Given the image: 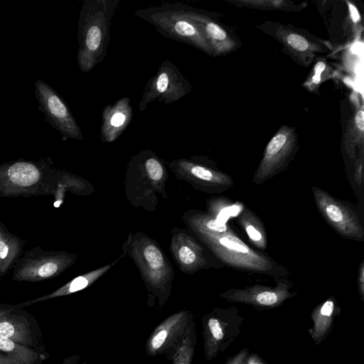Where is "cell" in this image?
<instances>
[{
    "instance_id": "obj_30",
    "label": "cell",
    "mask_w": 364,
    "mask_h": 364,
    "mask_svg": "<svg viewBox=\"0 0 364 364\" xmlns=\"http://www.w3.org/2000/svg\"><path fill=\"white\" fill-rule=\"evenodd\" d=\"M81 358L77 355H73L63 359L60 364H87L86 361L80 362Z\"/></svg>"
},
{
    "instance_id": "obj_7",
    "label": "cell",
    "mask_w": 364,
    "mask_h": 364,
    "mask_svg": "<svg viewBox=\"0 0 364 364\" xmlns=\"http://www.w3.org/2000/svg\"><path fill=\"white\" fill-rule=\"evenodd\" d=\"M178 180L207 193H219L233 186L232 178L198 156L180 158L167 163Z\"/></svg>"
},
{
    "instance_id": "obj_24",
    "label": "cell",
    "mask_w": 364,
    "mask_h": 364,
    "mask_svg": "<svg viewBox=\"0 0 364 364\" xmlns=\"http://www.w3.org/2000/svg\"><path fill=\"white\" fill-rule=\"evenodd\" d=\"M232 3L237 5L260 9L291 10L294 5L291 2L282 0H235Z\"/></svg>"
},
{
    "instance_id": "obj_19",
    "label": "cell",
    "mask_w": 364,
    "mask_h": 364,
    "mask_svg": "<svg viewBox=\"0 0 364 364\" xmlns=\"http://www.w3.org/2000/svg\"><path fill=\"white\" fill-rule=\"evenodd\" d=\"M0 353L28 364H43L50 353H41L0 335Z\"/></svg>"
},
{
    "instance_id": "obj_25",
    "label": "cell",
    "mask_w": 364,
    "mask_h": 364,
    "mask_svg": "<svg viewBox=\"0 0 364 364\" xmlns=\"http://www.w3.org/2000/svg\"><path fill=\"white\" fill-rule=\"evenodd\" d=\"M332 74L331 68L326 62L319 60L316 63L313 73L307 79L305 85L311 90H314L322 82L331 78Z\"/></svg>"
},
{
    "instance_id": "obj_4",
    "label": "cell",
    "mask_w": 364,
    "mask_h": 364,
    "mask_svg": "<svg viewBox=\"0 0 364 364\" xmlns=\"http://www.w3.org/2000/svg\"><path fill=\"white\" fill-rule=\"evenodd\" d=\"M221 263L240 271L271 276L289 272L269 256L255 251L229 226L223 232H192Z\"/></svg>"
},
{
    "instance_id": "obj_12",
    "label": "cell",
    "mask_w": 364,
    "mask_h": 364,
    "mask_svg": "<svg viewBox=\"0 0 364 364\" xmlns=\"http://www.w3.org/2000/svg\"><path fill=\"white\" fill-rule=\"evenodd\" d=\"M34 94L38 109L48 122L65 139L83 140L81 129L63 98L43 80L34 83Z\"/></svg>"
},
{
    "instance_id": "obj_14",
    "label": "cell",
    "mask_w": 364,
    "mask_h": 364,
    "mask_svg": "<svg viewBox=\"0 0 364 364\" xmlns=\"http://www.w3.org/2000/svg\"><path fill=\"white\" fill-rule=\"evenodd\" d=\"M188 16L203 32L213 55H220L232 51L236 47L235 41L226 31L212 18L201 11L183 4Z\"/></svg>"
},
{
    "instance_id": "obj_26",
    "label": "cell",
    "mask_w": 364,
    "mask_h": 364,
    "mask_svg": "<svg viewBox=\"0 0 364 364\" xmlns=\"http://www.w3.org/2000/svg\"><path fill=\"white\" fill-rule=\"evenodd\" d=\"M196 343V332L190 335L171 360L172 364H192L194 347Z\"/></svg>"
},
{
    "instance_id": "obj_15",
    "label": "cell",
    "mask_w": 364,
    "mask_h": 364,
    "mask_svg": "<svg viewBox=\"0 0 364 364\" xmlns=\"http://www.w3.org/2000/svg\"><path fill=\"white\" fill-rule=\"evenodd\" d=\"M132 117L133 110L128 97H122L105 107L102 114L101 141L110 143L116 141L129 126Z\"/></svg>"
},
{
    "instance_id": "obj_16",
    "label": "cell",
    "mask_w": 364,
    "mask_h": 364,
    "mask_svg": "<svg viewBox=\"0 0 364 364\" xmlns=\"http://www.w3.org/2000/svg\"><path fill=\"white\" fill-rule=\"evenodd\" d=\"M275 36L291 55L305 66L311 63L316 53L323 52L319 44L289 28L279 27Z\"/></svg>"
},
{
    "instance_id": "obj_10",
    "label": "cell",
    "mask_w": 364,
    "mask_h": 364,
    "mask_svg": "<svg viewBox=\"0 0 364 364\" xmlns=\"http://www.w3.org/2000/svg\"><path fill=\"white\" fill-rule=\"evenodd\" d=\"M298 144L294 128L282 126L267 144L260 163L252 177L259 185L283 171L294 158Z\"/></svg>"
},
{
    "instance_id": "obj_34",
    "label": "cell",
    "mask_w": 364,
    "mask_h": 364,
    "mask_svg": "<svg viewBox=\"0 0 364 364\" xmlns=\"http://www.w3.org/2000/svg\"><path fill=\"white\" fill-rule=\"evenodd\" d=\"M0 137H1V134H0Z\"/></svg>"
},
{
    "instance_id": "obj_13",
    "label": "cell",
    "mask_w": 364,
    "mask_h": 364,
    "mask_svg": "<svg viewBox=\"0 0 364 364\" xmlns=\"http://www.w3.org/2000/svg\"><path fill=\"white\" fill-rule=\"evenodd\" d=\"M0 335L38 352H47L39 323L18 305L0 304Z\"/></svg>"
},
{
    "instance_id": "obj_27",
    "label": "cell",
    "mask_w": 364,
    "mask_h": 364,
    "mask_svg": "<svg viewBox=\"0 0 364 364\" xmlns=\"http://www.w3.org/2000/svg\"><path fill=\"white\" fill-rule=\"evenodd\" d=\"M58 270V265L55 262H48L42 265L38 269L41 277H49L54 275Z\"/></svg>"
},
{
    "instance_id": "obj_31",
    "label": "cell",
    "mask_w": 364,
    "mask_h": 364,
    "mask_svg": "<svg viewBox=\"0 0 364 364\" xmlns=\"http://www.w3.org/2000/svg\"><path fill=\"white\" fill-rule=\"evenodd\" d=\"M363 282H364V264L363 261L361 262L359 272H358V284L361 292H363Z\"/></svg>"
},
{
    "instance_id": "obj_33",
    "label": "cell",
    "mask_w": 364,
    "mask_h": 364,
    "mask_svg": "<svg viewBox=\"0 0 364 364\" xmlns=\"http://www.w3.org/2000/svg\"><path fill=\"white\" fill-rule=\"evenodd\" d=\"M252 364H257V363H252Z\"/></svg>"
},
{
    "instance_id": "obj_1",
    "label": "cell",
    "mask_w": 364,
    "mask_h": 364,
    "mask_svg": "<svg viewBox=\"0 0 364 364\" xmlns=\"http://www.w3.org/2000/svg\"><path fill=\"white\" fill-rule=\"evenodd\" d=\"M122 254L127 255L139 270L147 291V306L164 307L170 297L175 274L158 242L142 232H130L122 245Z\"/></svg>"
},
{
    "instance_id": "obj_8",
    "label": "cell",
    "mask_w": 364,
    "mask_h": 364,
    "mask_svg": "<svg viewBox=\"0 0 364 364\" xmlns=\"http://www.w3.org/2000/svg\"><path fill=\"white\" fill-rule=\"evenodd\" d=\"M191 90V84L179 68L171 60H166L148 81L138 105L139 110L144 111L156 100L164 104L176 102Z\"/></svg>"
},
{
    "instance_id": "obj_3",
    "label": "cell",
    "mask_w": 364,
    "mask_h": 364,
    "mask_svg": "<svg viewBox=\"0 0 364 364\" xmlns=\"http://www.w3.org/2000/svg\"><path fill=\"white\" fill-rule=\"evenodd\" d=\"M167 167L165 161L151 149L142 150L130 158L124 184L126 198L132 205L151 213L157 208L159 196L168 198Z\"/></svg>"
},
{
    "instance_id": "obj_9",
    "label": "cell",
    "mask_w": 364,
    "mask_h": 364,
    "mask_svg": "<svg viewBox=\"0 0 364 364\" xmlns=\"http://www.w3.org/2000/svg\"><path fill=\"white\" fill-rule=\"evenodd\" d=\"M311 191L317 209L329 226L346 239L363 240V224L351 206L317 186Z\"/></svg>"
},
{
    "instance_id": "obj_18",
    "label": "cell",
    "mask_w": 364,
    "mask_h": 364,
    "mask_svg": "<svg viewBox=\"0 0 364 364\" xmlns=\"http://www.w3.org/2000/svg\"><path fill=\"white\" fill-rule=\"evenodd\" d=\"M235 220L244 230L250 242L257 247L265 250L267 237L260 218L247 207H244L236 215Z\"/></svg>"
},
{
    "instance_id": "obj_32",
    "label": "cell",
    "mask_w": 364,
    "mask_h": 364,
    "mask_svg": "<svg viewBox=\"0 0 364 364\" xmlns=\"http://www.w3.org/2000/svg\"><path fill=\"white\" fill-rule=\"evenodd\" d=\"M9 252V247L4 242H0V258L4 259L6 257Z\"/></svg>"
},
{
    "instance_id": "obj_23",
    "label": "cell",
    "mask_w": 364,
    "mask_h": 364,
    "mask_svg": "<svg viewBox=\"0 0 364 364\" xmlns=\"http://www.w3.org/2000/svg\"><path fill=\"white\" fill-rule=\"evenodd\" d=\"M239 203L232 204L230 202L223 201L220 198H211L207 200L208 213L222 221L224 217L229 218L233 215L235 210H239Z\"/></svg>"
},
{
    "instance_id": "obj_5",
    "label": "cell",
    "mask_w": 364,
    "mask_h": 364,
    "mask_svg": "<svg viewBox=\"0 0 364 364\" xmlns=\"http://www.w3.org/2000/svg\"><path fill=\"white\" fill-rule=\"evenodd\" d=\"M134 15L154 26L166 38L193 46L213 55L200 28L184 11L183 4L166 3L135 11Z\"/></svg>"
},
{
    "instance_id": "obj_17",
    "label": "cell",
    "mask_w": 364,
    "mask_h": 364,
    "mask_svg": "<svg viewBox=\"0 0 364 364\" xmlns=\"http://www.w3.org/2000/svg\"><path fill=\"white\" fill-rule=\"evenodd\" d=\"M124 255L122 254L120 257L117 258V259L114 260L112 263L99 267L88 273H86L85 274L80 275L75 278L69 283H68L67 284L62 287L58 290L55 291V292L52 293L48 296L38 298L30 301H26L20 304H18V306L22 308L36 302L43 301L48 299L57 297L60 296H65L81 291L90 287L94 282H95L98 279H100L106 272H107L115 264H117L122 257H124Z\"/></svg>"
},
{
    "instance_id": "obj_28",
    "label": "cell",
    "mask_w": 364,
    "mask_h": 364,
    "mask_svg": "<svg viewBox=\"0 0 364 364\" xmlns=\"http://www.w3.org/2000/svg\"><path fill=\"white\" fill-rule=\"evenodd\" d=\"M0 364H28L16 358L0 353Z\"/></svg>"
},
{
    "instance_id": "obj_22",
    "label": "cell",
    "mask_w": 364,
    "mask_h": 364,
    "mask_svg": "<svg viewBox=\"0 0 364 364\" xmlns=\"http://www.w3.org/2000/svg\"><path fill=\"white\" fill-rule=\"evenodd\" d=\"M242 294H246L257 304L264 306H272L277 304L282 298L285 297L287 292L284 288L269 289L253 287L242 290Z\"/></svg>"
},
{
    "instance_id": "obj_21",
    "label": "cell",
    "mask_w": 364,
    "mask_h": 364,
    "mask_svg": "<svg viewBox=\"0 0 364 364\" xmlns=\"http://www.w3.org/2000/svg\"><path fill=\"white\" fill-rule=\"evenodd\" d=\"M8 176L14 184L29 186L37 183L40 178V172L32 163L18 161L9 167Z\"/></svg>"
},
{
    "instance_id": "obj_29",
    "label": "cell",
    "mask_w": 364,
    "mask_h": 364,
    "mask_svg": "<svg viewBox=\"0 0 364 364\" xmlns=\"http://www.w3.org/2000/svg\"><path fill=\"white\" fill-rule=\"evenodd\" d=\"M334 304L333 301H326L321 308V314L323 316H329L333 313Z\"/></svg>"
},
{
    "instance_id": "obj_2",
    "label": "cell",
    "mask_w": 364,
    "mask_h": 364,
    "mask_svg": "<svg viewBox=\"0 0 364 364\" xmlns=\"http://www.w3.org/2000/svg\"><path fill=\"white\" fill-rule=\"evenodd\" d=\"M120 0H85L80 11L77 38V62L87 73L106 56L110 41L112 20Z\"/></svg>"
},
{
    "instance_id": "obj_11",
    "label": "cell",
    "mask_w": 364,
    "mask_h": 364,
    "mask_svg": "<svg viewBox=\"0 0 364 364\" xmlns=\"http://www.w3.org/2000/svg\"><path fill=\"white\" fill-rule=\"evenodd\" d=\"M171 235L169 250L181 272L193 274L200 270L220 267L211 252L188 230L174 227Z\"/></svg>"
},
{
    "instance_id": "obj_20",
    "label": "cell",
    "mask_w": 364,
    "mask_h": 364,
    "mask_svg": "<svg viewBox=\"0 0 364 364\" xmlns=\"http://www.w3.org/2000/svg\"><path fill=\"white\" fill-rule=\"evenodd\" d=\"M364 141V112L358 106L348 121L344 135L345 149L350 157L355 156V148Z\"/></svg>"
},
{
    "instance_id": "obj_6",
    "label": "cell",
    "mask_w": 364,
    "mask_h": 364,
    "mask_svg": "<svg viewBox=\"0 0 364 364\" xmlns=\"http://www.w3.org/2000/svg\"><path fill=\"white\" fill-rule=\"evenodd\" d=\"M196 332L193 314L188 310L176 312L161 322L145 344L149 356L164 355L171 360L188 337Z\"/></svg>"
}]
</instances>
